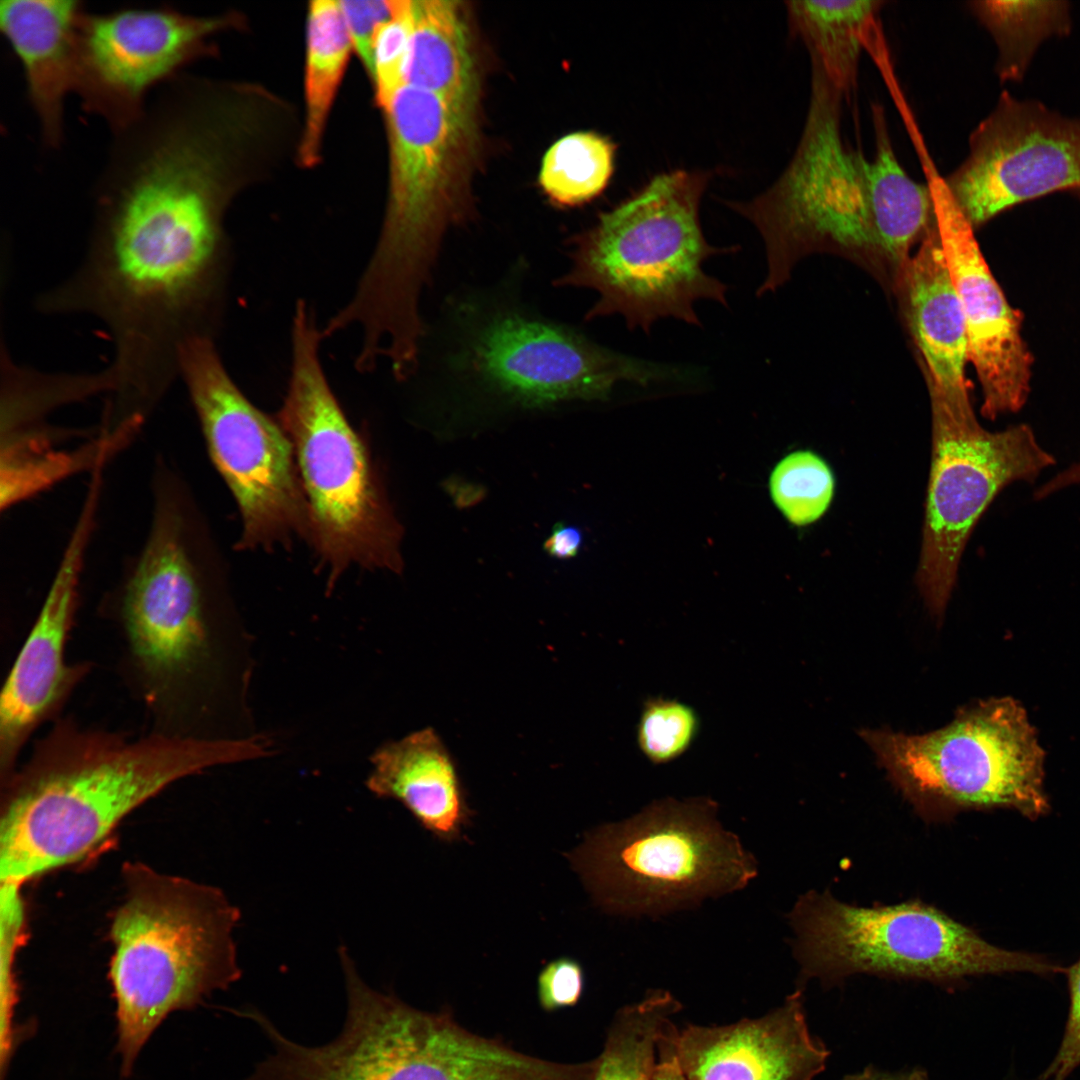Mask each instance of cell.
<instances>
[{
    "label": "cell",
    "mask_w": 1080,
    "mask_h": 1080,
    "mask_svg": "<svg viewBox=\"0 0 1080 1080\" xmlns=\"http://www.w3.org/2000/svg\"><path fill=\"white\" fill-rule=\"evenodd\" d=\"M233 159L184 113L149 118L114 139L93 192L86 255L38 297L46 314H87L108 329L118 407L150 413L179 377V351L214 337L228 269L224 214Z\"/></svg>",
    "instance_id": "cell-1"
},
{
    "label": "cell",
    "mask_w": 1080,
    "mask_h": 1080,
    "mask_svg": "<svg viewBox=\"0 0 1080 1080\" xmlns=\"http://www.w3.org/2000/svg\"><path fill=\"white\" fill-rule=\"evenodd\" d=\"M264 738L141 736L58 717L1 781L0 882L81 860L139 805L209 768L267 755Z\"/></svg>",
    "instance_id": "cell-2"
},
{
    "label": "cell",
    "mask_w": 1080,
    "mask_h": 1080,
    "mask_svg": "<svg viewBox=\"0 0 1080 1080\" xmlns=\"http://www.w3.org/2000/svg\"><path fill=\"white\" fill-rule=\"evenodd\" d=\"M389 188L376 246L351 299L327 322L331 334L360 331V352L414 362L426 335L420 313L444 236L466 219L460 183L474 119L444 98L403 85L383 108Z\"/></svg>",
    "instance_id": "cell-3"
},
{
    "label": "cell",
    "mask_w": 1080,
    "mask_h": 1080,
    "mask_svg": "<svg viewBox=\"0 0 1080 1080\" xmlns=\"http://www.w3.org/2000/svg\"><path fill=\"white\" fill-rule=\"evenodd\" d=\"M124 897L110 927L109 980L121 1075L173 1012L193 1009L241 977L234 931L240 912L207 884L141 862L122 868Z\"/></svg>",
    "instance_id": "cell-4"
},
{
    "label": "cell",
    "mask_w": 1080,
    "mask_h": 1080,
    "mask_svg": "<svg viewBox=\"0 0 1080 1080\" xmlns=\"http://www.w3.org/2000/svg\"><path fill=\"white\" fill-rule=\"evenodd\" d=\"M710 178L702 170L657 174L571 239L570 267L555 285L597 293L586 320L620 315L629 329L649 333L662 318L701 325L697 301L727 306V285L703 264L739 247L704 236L699 212Z\"/></svg>",
    "instance_id": "cell-5"
},
{
    "label": "cell",
    "mask_w": 1080,
    "mask_h": 1080,
    "mask_svg": "<svg viewBox=\"0 0 1080 1080\" xmlns=\"http://www.w3.org/2000/svg\"><path fill=\"white\" fill-rule=\"evenodd\" d=\"M185 496L179 479L155 482L147 537L111 609L122 640L121 674L144 706L148 731L200 738L196 717L213 638Z\"/></svg>",
    "instance_id": "cell-6"
},
{
    "label": "cell",
    "mask_w": 1080,
    "mask_h": 1080,
    "mask_svg": "<svg viewBox=\"0 0 1080 1080\" xmlns=\"http://www.w3.org/2000/svg\"><path fill=\"white\" fill-rule=\"evenodd\" d=\"M322 340L312 307L299 299L291 324L290 377L277 420L293 446L308 538L330 584L352 565L400 572L402 528L328 382Z\"/></svg>",
    "instance_id": "cell-7"
},
{
    "label": "cell",
    "mask_w": 1080,
    "mask_h": 1080,
    "mask_svg": "<svg viewBox=\"0 0 1080 1080\" xmlns=\"http://www.w3.org/2000/svg\"><path fill=\"white\" fill-rule=\"evenodd\" d=\"M845 96L811 62V91L803 131L777 180L748 201L726 205L749 220L765 247L767 271L757 296L774 292L796 264L830 253L860 265L894 292L901 279L879 236L866 180L868 160L842 134Z\"/></svg>",
    "instance_id": "cell-8"
},
{
    "label": "cell",
    "mask_w": 1080,
    "mask_h": 1080,
    "mask_svg": "<svg viewBox=\"0 0 1080 1080\" xmlns=\"http://www.w3.org/2000/svg\"><path fill=\"white\" fill-rule=\"evenodd\" d=\"M343 1030L318 1047L289 1043L279 1080H592L591 1061L558 1063L475 1034L448 1013L371 988L350 958Z\"/></svg>",
    "instance_id": "cell-9"
},
{
    "label": "cell",
    "mask_w": 1080,
    "mask_h": 1080,
    "mask_svg": "<svg viewBox=\"0 0 1080 1080\" xmlns=\"http://www.w3.org/2000/svg\"><path fill=\"white\" fill-rule=\"evenodd\" d=\"M708 797L657 800L588 833L569 854L609 913L660 916L743 889L757 864Z\"/></svg>",
    "instance_id": "cell-10"
},
{
    "label": "cell",
    "mask_w": 1080,
    "mask_h": 1080,
    "mask_svg": "<svg viewBox=\"0 0 1080 1080\" xmlns=\"http://www.w3.org/2000/svg\"><path fill=\"white\" fill-rule=\"evenodd\" d=\"M790 920L804 979L832 982L869 973L946 983L989 974L1065 973L1041 955L993 945L920 902L861 907L813 893L799 899Z\"/></svg>",
    "instance_id": "cell-11"
},
{
    "label": "cell",
    "mask_w": 1080,
    "mask_h": 1080,
    "mask_svg": "<svg viewBox=\"0 0 1080 1080\" xmlns=\"http://www.w3.org/2000/svg\"><path fill=\"white\" fill-rule=\"evenodd\" d=\"M859 736L922 810L1007 808L1035 820L1050 808L1044 750L1026 710L1011 697L966 706L929 733L862 729Z\"/></svg>",
    "instance_id": "cell-12"
},
{
    "label": "cell",
    "mask_w": 1080,
    "mask_h": 1080,
    "mask_svg": "<svg viewBox=\"0 0 1080 1080\" xmlns=\"http://www.w3.org/2000/svg\"><path fill=\"white\" fill-rule=\"evenodd\" d=\"M446 376L507 403L605 400L621 381L648 385L675 369L613 351L577 329L509 302H460Z\"/></svg>",
    "instance_id": "cell-13"
},
{
    "label": "cell",
    "mask_w": 1080,
    "mask_h": 1080,
    "mask_svg": "<svg viewBox=\"0 0 1080 1080\" xmlns=\"http://www.w3.org/2000/svg\"><path fill=\"white\" fill-rule=\"evenodd\" d=\"M924 378L932 453L916 582L929 611L942 618L964 548L982 514L1003 488L1034 480L1055 459L1026 424L996 432L983 428L969 388L946 389Z\"/></svg>",
    "instance_id": "cell-14"
},
{
    "label": "cell",
    "mask_w": 1080,
    "mask_h": 1080,
    "mask_svg": "<svg viewBox=\"0 0 1080 1080\" xmlns=\"http://www.w3.org/2000/svg\"><path fill=\"white\" fill-rule=\"evenodd\" d=\"M182 378L210 458L239 507L241 549L309 537V516L293 446L279 424L255 407L228 373L212 337L186 341Z\"/></svg>",
    "instance_id": "cell-15"
},
{
    "label": "cell",
    "mask_w": 1080,
    "mask_h": 1080,
    "mask_svg": "<svg viewBox=\"0 0 1080 1080\" xmlns=\"http://www.w3.org/2000/svg\"><path fill=\"white\" fill-rule=\"evenodd\" d=\"M234 24L228 14L199 16L168 3L82 13L75 93L88 114L117 133L145 111L148 96L185 68L213 55L212 37Z\"/></svg>",
    "instance_id": "cell-16"
},
{
    "label": "cell",
    "mask_w": 1080,
    "mask_h": 1080,
    "mask_svg": "<svg viewBox=\"0 0 1080 1080\" xmlns=\"http://www.w3.org/2000/svg\"><path fill=\"white\" fill-rule=\"evenodd\" d=\"M975 229L1013 206L1080 187V118L1004 91L969 137V153L943 178Z\"/></svg>",
    "instance_id": "cell-17"
},
{
    "label": "cell",
    "mask_w": 1080,
    "mask_h": 1080,
    "mask_svg": "<svg viewBox=\"0 0 1080 1080\" xmlns=\"http://www.w3.org/2000/svg\"><path fill=\"white\" fill-rule=\"evenodd\" d=\"M98 505L85 501L39 614L0 696V781L19 764L35 731L60 717L91 664L69 663L66 645L75 617L86 551Z\"/></svg>",
    "instance_id": "cell-18"
},
{
    "label": "cell",
    "mask_w": 1080,
    "mask_h": 1080,
    "mask_svg": "<svg viewBox=\"0 0 1080 1080\" xmlns=\"http://www.w3.org/2000/svg\"><path fill=\"white\" fill-rule=\"evenodd\" d=\"M932 191L934 223L962 307L968 361L982 389L981 413L995 419L1025 404L1031 356L1020 333V320L991 273L974 228L948 193L943 177L925 162Z\"/></svg>",
    "instance_id": "cell-19"
},
{
    "label": "cell",
    "mask_w": 1080,
    "mask_h": 1080,
    "mask_svg": "<svg viewBox=\"0 0 1080 1080\" xmlns=\"http://www.w3.org/2000/svg\"><path fill=\"white\" fill-rule=\"evenodd\" d=\"M675 1047L686 1080H813L830 1056L810 1032L800 989L758 1018L677 1028Z\"/></svg>",
    "instance_id": "cell-20"
},
{
    "label": "cell",
    "mask_w": 1080,
    "mask_h": 1080,
    "mask_svg": "<svg viewBox=\"0 0 1080 1080\" xmlns=\"http://www.w3.org/2000/svg\"><path fill=\"white\" fill-rule=\"evenodd\" d=\"M85 9L79 0L0 1V31L21 65L26 98L49 149L63 144L65 102L75 92Z\"/></svg>",
    "instance_id": "cell-21"
},
{
    "label": "cell",
    "mask_w": 1080,
    "mask_h": 1080,
    "mask_svg": "<svg viewBox=\"0 0 1080 1080\" xmlns=\"http://www.w3.org/2000/svg\"><path fill=\"white\" fill-rule=\"evenodd\" d=\"M895 294L921 355L924 377L946 389L969 388L965 319L934 219Z\"/></svg>",
    "instance_id": "cell-22"
},
{
    "label": "cell",
    "mask_w": 1080,
    "mask_h": 1080,
    "mask_svg": "<svg viewBox=\"0 0 1080 1080\" xmlns=\"http://www.w3.org/2000/svg\"><path fill=\"white\" fill-rule=\"evenodd\" d=\"M368 789L401 802L441 840L457 839L470 818L456 763L432 728L380 748L372 758Z\"/></svg>",
    "instance_id": "cell-23"
},
{
    "label": "cell",
    "mask_w": 1080,
    "mask_h": 1080,
    "mask_svg": "<svg viewBox=\"0 0 1080 1080\" xmlns=\"http://www.w3.org/2000/svg\"><path fill=\"white\" fill-rule=\"evenodd\" d=\"M462 3L411 0L404 84L432 92L474 119L478 78Z\"/></svg>",
    "instance_id": "cell-24"
},
{
    "label": "cell",
    "mask_w": 1080,
    "mask_h": 1080,
    "mask_svg": "<svg viewBox=\"0 0 1080 1080\" xmlns=\"http://www.w3.org/2000/svg\"><path fill=\"white\" fill-rule=\"evenodd\" d=\"M0 507L4 511L67 477L94 471L135 434L125 426L105 429L98 438L73 450L54 445L51 432L35 425L1 432Z\"/></svg>",
    "instance_id": "cell-25"
},
{
    "label": "cell",
    "mask_w": 1080,
    "mask_h": 1080,
    "mask_svg": "<svg viewBox=\"0 0 1080 1080\" xmlns=\"http://www.w3.org/2000/svg\"><path fill=\"white\" fill-rule=\"evenodd\" d=\"M875 154L868 160L866 180L875 224L883 245L903 272L910 249L921 241L934 219L932 191L914 181L894 152L884 109L872 106Z\"/></svg>",
    "instance_id": "cell-26"
},
{
    "label": "cell",
    "mask_w": 1080,
    "mask_h": 1080,
    "mask_svg": "<svg viewBox=\"0 0 1080 1080\" xmlns=\"http://www.w3.org/2000/svg\"><path fill=\"white\" fill-rule=\"evenodd\" d=\"M791 29L846 97L856 84L861 51L879 33L884 2L874 0L788 1Z\"/></svg>",
    "instance_id": "cell-27"
},
{
    "label": "cell",
    "mask_w": 1080,
    "mask_h": 1080,
    "mask_svg": "<svg viewBox=\"0 0 1080 1080\" xmlns=\"http://www.w3.org/2000/svg\"><path fill=\"white\" fill-rule=\"evenodd\" d=\"M352 51L339 1H311L306 21L305 120L298 150L305 167L320 160L329 114Z\"/></svg>",
    "instance_id": "cell-28"
},
{
    "label": "cell",
    "mask_w": 1080,
    "mask_h": 1080,
    "mask_svg": "<svg viewBox=\"0 0 1080 1080\" xmlns=\"http://www.w3.org/2000/svg\"><path fill=\"white\" fill-rule=\"evenodd\" d=\"M680 1010V1002L664 990L620 1008L596 1058L593 1080H653L658 1041Z\"/></svg>",
    "instance_id": "cell-29"
},
{
    "label": "cell",
    "mask_w": 1080,
    "mask_h": 1080,
    "mask_svg": "<svg viewBox=\"0 0 1080 1080\" xmlns=\"http://www.w3.org/2000/svg\"><path fill=\"white\" fill-rule=\"evenodd\" d=\"M968 6L997 44L996 67L1003 81L1020 80L1038 46L1071 27L1065 1H972Z\"/></svg>",
    "instance_id": "cell-30"
},
{
    "label": "cell",
    "mask_w": 1080,
    "mask_h": 1080,
    "mask_svg": "<svg viewBox=\"0 0 1080 1080\" xmlns=\"http://www.w3.org/2000/svg\"><path fill=\"white\" fill-rule=\"evenodd\" d=\"M615 145L592 131L568 134L546 151L539 182L551 201L562 206L586 203L607 187L614 170Z\"/></svg>",
    "instance_id": "cell-31"
},
{
    "label": "cell",
    "mask_w": 1080,
    "mask_h": 1080,
    "mask_svg": "<svg viewBox=\"0 0 1080 1080\" xmlns=\"http://www.w3.org/2000/svg\"><path fill=\"white\" fill-rule=\"evenodd\" d=\"M834 487L831 468L810 450H797L783 457L769 479L775 506L795 526L819 520L832 502Z\"/></svg>",
    "instance_id": "cell-32"
},
{
    "label": "cell",
    "mask_w": 1080,
    "mask_h": 1080,
    "mask_svg": "<svg viewBox=\"0 0 1080 1080\" xmlns=\"http://www.w3.org/2000/svg\"><path fill=\"white\" fill-rule=\"evenodd\" d=\"M700 729L694 708L676 699L650 697L644 703L636 728L640 752L655 765L683 756Z\"/></svg>",
    "instance_id": "cell-33"
},
{
    "label": "cell",
    "mask_w": 1080,
    "mask_h": 1080,
    "mask_svg": "<svg viewBox=\"0 0 1080 1080\" xmlns=\"http://www.w3.org/2000/svg\"><path fill=\"white\" fill-rule=\"evenodd\" d=\"M0 1072L6 1074L19 1043L31 1034L32 1026L15 1022L18 989L14 960L19 939L23 936L24 912L19 906L0 910Z\"/></svg>",
    "instance_id": "cell-34"
},
{
    "label": "cell",
    "mask_w": 1080,
    "mask_h": 1080,
    "mask_svg": "<svg viewBox=\"0 0 1080 1080\" xmlns=\"http://www.w3.org/2000/svg\"><path fill=\"white\" fill-rule=\"evenodd\" d=\"M411 0H405L402 8L377 32L373 45V73L375 99L382 109L404 84V72L411 37Z\"/></svg>",
    "instance_id": "cell-35"
},
{
    "label": "cell",
    "mask_w": 1080,
    "mask_h": 1080,
    "mask_svg": "<svg viewBox=\"0 0 1080 1080\" xmlns=\"http://www.w3.org/2000/svg\"><path fill=\"white\" fill-rule=\"evenodd\" d=\"M405 0L339 1L353 51L370 78L373 73V45L380 27L404 5Z\"/></svg>",
    "instance_id": "cell-36"
},
{
    "label": "cell",
    "mask_w": 1080,
    "mask_h": 1080,
    "mask_svg": "<svg viewBox=\"0 0 1080 1080\" xmlns=\"http://www.w3.org/2000/svg\"><path fill=\"white\" fill-rule=\"evenodd\" d=\"M1069 1009L1058 1049L1037 1080H1068L1080 1066V957L1066 968Z\"/></svg>",
    "instance_id": "cell-37"
},
{
    "label": "cell",
    "mask_w": 1080,
    "mask_h": 1080,
    "mask_svg": "<svg viewBox=\"0 0 1080 1080\" xmlns=\"http://www.w3.org/2000/svg\"><path fill=\"white\" fill-rule=\"evenodd\" d=\"M583 989V969L578 961L569 957L551 961L538 977L539 1001L547 1011L576 1005Z\"/></svg>",
    "instance_id": "cell-38"
},
{
    "label": "cell",
    "mask_w": 1080,
    "mask_h": 1080,
    "mask_svg": "<svg viewBox=\"0 0 1080 1080\" xmlns=\"http://www.w3.org/2000/svg\"><path fill=\"white\" fill-rule=\"evenodd\" d=\"M677 1027L670 1023L658 1041L657 1064L653 1080H686L677 1060L675 1034Z\"/></svg>",
    "instance_id": "cell-39"
},
{
    "label": "cell",
    "mask_w": 1080,
    "mask_h": 1080,
    "mask_svg": "<svg viewBox=\"0 0 1080 1080\" xmlns=\"http://www.w3.org/2000/svg\"><path fill=\"white\" fill-rule=\"evenodd\" d=\"M582 544V533L575 526L558 523L544 542V550L557 559H570L577 555Z\"/></svg>",
    "instance_id": "cell-40"
},
{
    "label": "cell",
    "mask_w": 1080,
    "mask_h": 1080,
    "mask_svg": "<svg viewBox=\"0 0 1080 1080\" xmlns=\"http://www.w3.org/2000/svg\"><path fill=\"white\" fill-rule=\"evenodd\" d=\"M841 1080H929V1078L921 1068L890 1072L870 1066L858 1073L847 1075Z\"/></svg>",
    "instance_id": "cell-41"
},
{
    "label": "cell",
    "mask_w": 1080,
    "mask_h": 1080,
    "mask_svg": "<svg viewBox=\"0 0 1080 1080\" xmlns=\"http://www.w3.org/2000/svg\"><path fill=\"white\" fill-rule=\"evenodd\" d=\"M1080 483V461L1067 467L1042 485L1043 494H1051L1071 485Z\"/></svg>",
    "instance_id": "cell-42"
},
{
    "label": "cell",
    "mask_w": 1080,
    "mask_h": 1080,
    "mask_svg": "<svg viewBox=\"0 0 1080 1080\" xmlns=\"http://www.w3.org/2000/svg\"><path fill=\"white\" fill-rule=\"evenodd\" d=\"M1076 193L1080 195V188L1076 190Z\"/></svg>",
    "instance_id": "cell-43"
}]
</instances>
